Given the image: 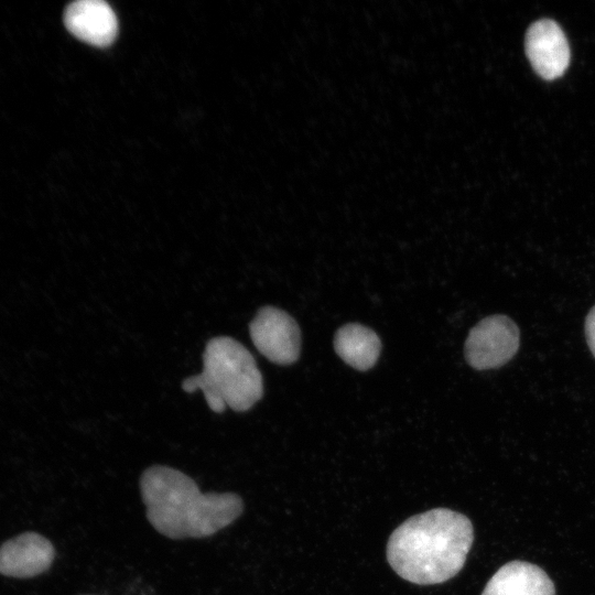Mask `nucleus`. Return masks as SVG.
<instances>
[{
    "mask_svg": "<svg viewBox=\"0 0 595 595\" xmlns=\"http://www.w3.org/2000/svg\"><path fill=\"white\" fill-rule=\"evenodd\" d=\"M334 348L347 365L364 371L377 363L381 342L372 329L361 324L349 323L336 332Z\"/></svg>",
    "mask_w": 595,
    "mask_h": 595,
    "instance_id": "nucleus-10",
    "label": "nucleus"
},
{
    "mask_svg": "<svg viewBox=\"0 0 595 595\" xmlns=\"http://www.w3.org/2000/svg\"><path fill=\"white\" fill-rule=\"evenodd\" d=\"M584 329L587 345L595 357V305L586 315Z\"/></svg>",
    "mask_w": 595,
    "mask_h": 595,
    "instance_id": "nucleus-11",
    "label": "nucleus"
},
{
    "mask_svg": "<svg viewBox=\"0 0 595 595\" xmlns=\"http://www.w3.org/2000/svg\"><path fill=\"white\" fill-rule=\"evenodd\" d=\"M473 540L466 516L432 509L407 519L392 532L387 559L393 571L411 583L440 584L462 570Z\"/></svg>",
    "mask_w": 595,
    "mask_h": 595,
    "instance_id": "nucleus-2",
    "label": "nucleus"
},
{
    "mask_svg": "<svg viewBox=\"0 0 595 595\" xmlns=\"http://www.w3.org/2000/svg\"><path fill=\"white\" fill-rule=\"evenodd\" d=\"M524 48L536 73L547 80L562 76L570 64L569 42L553 20L533 22L527 30Z\"/></svg>",
    "mask_w": 595,
    "mask_h": 595,
    "instance_id": "nucleus-6",
    "label": "nucleus"
},
{
    "mask_svg": "<svg viewBox=\"0 0 595 595\" xmlns=\"http://www.w3.org/2000/svg\"><path fill=\"white\" fill-rule=\"evenodd\" d=\"M256 348L278 365L295 363L301 351V332L291 315L274 306H263L249 325Z\"/></svg>",
    "mask_w": 595,
    "mask_h": 595,
    "instance_id": "nucleus-5",
    "label": "nucleus"
},
{
    "mask_svg": "<svg viewBox=\"0 0 595 595\" xmlns=\"http://www.w3.org/2000/svg\"><path fill=\"white\" fill-rule=\"evenodd\" d=\"M520 331L508 316L497 314L483 318L470 331L464 353L469 366L477 370L501 367L518 351Z\"/></svg>",
    "mask_w": 595,
    "mask_h": 595,
    "instance_id": "nucleus-4",
    "label": "nucleus"
},
{
    "mask_svg": "<svg viewBox=\"0 0 595 595\" xmlns=\"http://www.w3.org/2000/svg\"><path fill=\"white\" fill-rule=\"evenodd\" d=\"M139 484L149 522L171 539L213 536L244 511L237 494H202L190 476L169 466L148 467Z\"/></svg>",
    "mask_w": 595,
    "mask_h": 595,
    "instance_id": "nucleus-1",
    "label": "nucleus"
},
{
    "mask_svg": "<svg viewBox=\"0 0 595 595\" xmlns=\"http://www.w3.org/2000/svg\"><path fill=\"white\" fill-rule=\"evenodd\" d=\"M482 595H555L553 582L539 566L512 561L488 581Z\"/></svg>",
    "mask_w": 595,
    "mask_h": 595,
    "instance_id": "nucleus-9",
    "label": "nucleus"
},
{
    "mask_svg": "<svg viewBox=\"0 0 595 595\" xmlns=\"http://www.w3.org/2000/svg\"><path fill=\"white\" fill-rule=\"evenodd\" d=\"M54 556L51 541L39 533L25 532L1 545L0 573L19 578L33 577L45 572Z\"/></svg>",
    "mask_w": 595,
    "mask_h": 595,
    "instance_id": "nucleus-7",
    "label": "nucleus"
},
{
    "mask_svg": "<svg viewBox=\"0 0 595 595\" xmlns=\"http://www.w3.org/2000/svg\"><path fill=\"white\" fill-rule=\"evenodd\" d=\"M64 23L73 35L96 46L111 44L118 31L117 17L102 0L72 2L65 9Z\"/></svg>",
    "mask_w": 595,
    "mask_h": 595,
    "instance_id": "nucleus-8",
    "label": "nucleus"
},
{
    "mask_svg": "<svg viewBox=\"0 0 595 595\" xmlns=\"http://www.w3.org/2000/svg\"><path fill=\"white\" fill-rule=\"evenodd\" d=\"M184 391L201 389L209 409L221 413L226 407L244 412L263 394L261 372L251 353L228 336L212 338L203 354V371L182 382Z\"/></svg>",
    "mask_w": 595,
    "mask_h": 595,
    "instance_id": "nucleus-3",
    "label": "nucleus"
}]
</instances>
